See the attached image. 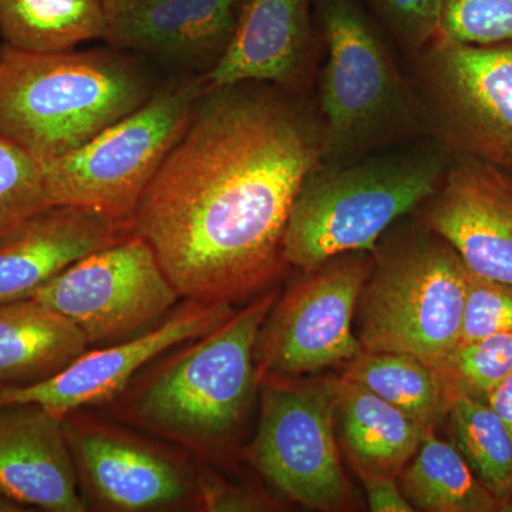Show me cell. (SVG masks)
Segmentation results:
<instances>
[{
  "label": "cell",
  "mask_w": 512,
  "mask_h": 512,
  "mask_svg": "<svg viewBox=\"0 0 512 512\" xmlns=\"http://www.w3.org/2000/svg\"><path fill=\"white\" fill-rule=\"evenodd\" d=\"M5 45L32 53H57L104 39L101 0H0Z\"/></svg>",
  "instance_id": "44dd1931"
},
{
  "label": "cell",
  "mask_w": 512,
  "mask_h": 512,
  "mask_svg": "<svg viewBox=\"0 0 512 512\" xmlns=\"http://www.w3.org/2000/svg\"><path fill=\"white\" fill-rule=\"evenodd\" d=\"M332 389L343 441L357 473L399 476L429 430L346 377L333 380Z\"/></svg>",
  "instance_id": "ffe728a7"
},
{
  "label": "cell",
  "mask_w": 512,
  "mask_h": 512,
  "mask_svg": "<svg viewBox=\"0 0 512 512\" xmlns=\"http://www.w3.org/2000/svg\"><path fill=\"white\" fill-rule=\"evenodd\" d=\"M322 160L318 117L286 89L208 87L144 192L134 234L184 298H247L285 264L293 202Z\"/></svg>",
  "instance_id": "6da1fadb"
},
{
  "label": "cell",
  "mask_w": 512,
  "mask_h": 512,
  "mask_svg": "<svg viewBox=\"0 0 512 512\" xmlns=\"http://www.w3.org/2000/svg\"><path fill=\"white\" fill-rule=\"evenodd\" d=\"M232 315L228 302H192L160 325L114 343L86 350L66 369L29 386H0V407L37 404L59 419L126 389L138 370L171 348L210 333Z\"/></svg>",
  "instance_id": "7c38bea8"
},
{
  "label": "cell",
  "mask_w": 512,
  "mask_h": 512,
  "mask_svg": "<svg viewBox=\"0 0 512 512\" xmlns=\"http://www.w3.org/2000/svg\"><path fill=\"white\" fill-rule=\"evenodd\" d=\"M197 487L201 505L207 511H259L268 507L258 495L224 483L217 477H201Z\"/></svg>",
  "instance_id": "f546056e"
},
{
  "label": "cell",
  "mask_w": 512,
  "mask_h": 512,
  "mask_svg": "<svg viewBox=\"0 0 512 512\" xmlns=\"http://www.w3.org/2000/svg\"><path fill=\"white\" fill-rule=\"evenodd\" d=\"M468 46L512 40V0H441L439 35Z\"/></svg>",
  "instance_id": "4316f807"
},
{
  "label": "cell",
  "mask_w": 512,
  "mask_h": 512,
  "mask_svg": "<svg viewBox=\"0 0 512 512\" xmlns=\"http://www.w3.org/2000/svg\"><path fill=\"white\" fill-rule=\"evenodd\" d=\"M433 127L460 154L512 178V46H468L436 36L421 50Z\"/></svg>",
  "instance_id": "9c48e42d"
},
{
  "label": "cell",
  "mask_w": 512,
  "mask_h": 512,
  "mask_svg": "<svg viewBox=\"0 0 512 512\" xmlns=\"http://www.w3.org/2000/svg\"><path fill=\"white\" fill-rule=\"evenodd\" d=\"M402 473L404 494L419 510L463 512L493 507V498L474 478L463 456L437 439L433 430L427 431L412 464Z\"/></svg>",
  "instance_id": "603a6c76"
},
{
  "label": "cell",
  "mask_w": 512,
  "mask_h": 512,
  "mask_svg": "<svg viewBox=\"0 0 512 512\" xmlns=\"http://www.w3.org/2000/svg\"><path fill=\"white\" fill-rule=\"evenodd\" d=\"M18 511H28L22 505L15 503V501L10 500V498L5 497V495L0 494V512H18Z\"/></svg>",
  "instance_id": "d6a6232c"
},
{
  "label": "cell",
  "mask_w": 512,
  "mask_h": 512,
  "mask_svg": "<svg viewBox=\"0 0 512 512\" xmlns=\"http://www.w3.org/2000/svg\"><path fill=\"white\" fill-rule=\"evenodd\" d=\"M66 433L90 490L110 510H161L183 503L190 494L181 468L144 444L110 430Z\"/></svg>",
  "instance_id": "ac0fdd59"
},
{
  "label": "cell",
  "mask_w": 512,
  "mask_h": 512,
  "mask_svg": "<svg viewBox=\"0 0 512 512\" xmlns=\"http://www.w3.org/2000/svg\"><path fill=\"white\" fill-rule=\"evenodd\" d=\"M89 340L76 323L36 299L0 303V386H29L57 375Z\"/></svg>",
  "instance_id": "d6986e66"
},
{
  "label": "cell",
  "mask_w": 512,
  "mask_h": 512,
  "mask_svg": "<svg viewBox=\"0 0 512 512\" xmlns=\"http://www.w3.org/2000/svg\"><path fill=\"white\" fill-rule=\"evenodd\" d=\"M367 278L366 262L352 254L306 272L262 326L258 375L286 379L356 359L363 350L353 335V316Z\"/></svg>",
  "instance_id": "8fae6325"
},
{
  "label": "cell",
  "mask_w": 512,
  "mask_h": 512,
  "mask_svg": "<svg viewBox=\"0 0 512 512\" xmlns=\"http://www.w3.org/2000/svg\"><path fill=\"white\" fill-rule=\"evenodd\" d=\"M437 370L453 396L467 390L487 396L512 373V333L458 345Z\"/></svg>",
  "instance_id": "484cf974"
},
{
  "label": "cell",
  "mask_w": 512,
  "mask_h": 512,
  "mask_svg": "<svg viewBox=\"0 0 512 512\" xmlns=\"http://www.w3.org/2000/svg\"><path fill=\"white\" fill-rule=\"evenodd\" d=\"M498 333H512V286L480 278L468 271L466 306L458 345Z\"/></svg>",
  "instance_id": "83f0119b"
},
{
  "label": "cell",
  "mask_w": 512,
  "mask_h": 512,
  "mask_svg": "<svg viewBox=\"0 0 512 512\" xmlns=\"http://www.w3.org/2000/svg\"><path fill=\"white\" fill-rule=\"evenodd\" d=\"M49 207L42 163L0 136V244Z\"/></svg>",
  "instance_id": "d4e9b609"
},
{
  "label": "cell",
  "mask_w": 512,
  "mask_h": 512,
  "mask_svg": "<svg viewBox=\"0 0 512 512\" xmlns=\"http://www.w3.org/2000/svg\"><path fill=\"white\" fill-rule=\"evenodd\" d=\"M332 382L265 383L251 463L286 497L316 510H338L350 488L333 434Z\"/></svg>",
  "instance_id": "30bf717a"
},
{
  "label": "cell",
  "mask_w": 512,
  "mask_h": 512,
  "mask_svg": "<svg viewBox=\"0 0 512 512\" xmlns=\"http://www.w3.org/2000/svg\"><path fill=\"white\" fill-rule=\"evenodd\" d=\"M312 0H247L234 37L204 76L208 87L256 82L291 89L311 46Z\"/></svg>",
  "instance_id": "e0dca14e"
},
{
  "label": "cell",
  "mask_w": 512,
  "mask_h": 512,
  "mask_svg": "<svg viewBox=\"0 0 512 512\" xmlns=\"http://www.w3.org/2000/svg\"><path fill=\"white\" fill-rule=\"evenodd\" d=\"M450 413L464 454L495 494L512 488V434L491 409L468 394L451 397Z\"/></svg>",
  "instance_id": "cb8c5ba5"
},
{
  "label": "cell",
  "mask_w": 512,
  "mask_h": 512,
  "mask_svg": "<svg viewBox=\"0 0 512 512\" xmlns=\"http://www.w3.org/2000/svg\"><path fill=\"white\" fill-rule=\"evenodd\" d=\"M180 296L153 247L133 234L74 262L29 298L62 313L89 345H99L154 328Z\"/></svg>",
  "instance_id": "ba28073f"
},
{
  "label": "cell",
  "mask_w": 512,
  "mask_h": 512,
  "mask_svg": "<svg viewBox=\"0 0 512 512\" xmlns=\"http://www.w3.org/2000/svg\"><path fill=\"white\" fill-rule=\"evenodd\" d=\"M133 234V221L77 205L46 208L0 244V303L29 298L74 262Z\"/></svg>",
  "instance_id": "2e32d148"
},
{
  "label": "cell",
  "mask_w": 512,
  "mask_h": 512,
  "mask_svg": "<svg viewBox=\"0 0 512 512\" xmlns=\"http://www.w3.org/2000/svg\"><path fill=\"white\" fill-rule=\"evenodd\" d=\"M328 62L320 82L322 163L363 156L420 131L416 103L382 37L352 0H320Z\"/></svg>",
  "instance_id": "277c9868"
},
{
  "label": "cell",
  "mask_w": 512,
  "mask_h": 512,
  "mask_svg": "<svg viewBox=\"0 0 512 512\" xmlns=\"http://www.w3.org/2000/svg\"><path fill=\"white\" fill-rule=\"evenodd\" d=\"M467 279V266L437 234L384 255L357 302L363 352L407 353L439 369L460 342Z\"/></svg>",
  "instance_id": "52a82bcc"
},
{
  "label": "cell",
  "mask_w": 512,
  "mask_h": 512,
  "mask_svg": "<svg viewBox=\"0 0 512 512\" xmlns=\"http://www.w3.org/2000/svg\"><path fill=\"white\" fill-rule=\"evenodd\" d=\"M400 40L413 50H423L440 28L441 0H372Z\"/></svg>",
  "instance_id": "f1b7e54d"
},
{
  "label": "cell",
  "mask_w": 512,
  "mask_h": 512,
  "mask_svg": "<svg viewBox=\"0 0 512 512\" xmlns=\"http://www.w3.org/2000/svg\"><path fill=\"white\" fill-rule=\"evenodd\" d=\"M343 377L362 384L427 430L450 410L453 394L439 370L407 353L362 352Z\"/></svg>",
  "instance_id": "7402d4cb"
},
{
  "label": "cell",
  "mask_w": 512,
  "mask_h": 512,
  "mask_svg": "<svg viewBox=\"0 0 512 512\" xmlns=\"http://www.w3.org/2000/svg\"><path fill=\"white\" fill-rule=\"evenodd\" d=\"M448 167L439 144H412L322 163L303 181L284 237L285 264L313 271L375 248L387 228L429 201Z\"/></svg>",
  "instance_id": "3957f363"
},
{
  "label": "cell",
  "mask_w": 512,
  "mask_h": 512,
  "mask_svg": "<svg viewBox=\"0 0 512 512\" xmlns=\"http://www.w3.org/2000/svg\"><path fill=\"white\" fill-rule=\"evenodd\" d=\"M488 404L507 424L512 434V373L487 394Z\"/></svg>",
  "instance_id": "1f68e13d"
},
{
  "label": "cell",
  "mask_w": 512,
  "mask_h": 512,
  "mask_svg": "<svg viewBox=\"0 0 512 512\" xmlns=\"http://www.w3.org/2000/svg\"><path fill=\"white\" fill-rule=\"evenodd\" d=\"M247 0H101L104 40L168 62L208 66L228 49Z\"/></svg>",
  "instance_id": "5bb4252c"
},
{
  "label": "cell",
  "mask_w": 512,
  "mask_h": 512,
  "mask_svg": "<svg viewBox=\"0 0 512 512\" xmlns=\"http://www.w3.org/2000/svg\"><path fill=\"white\" fill-rule=\"evenodd\" d=\"M275 301L268 293L195 339L138 393L136 419L191 446L227 439L258 382L256 345Z\"/></svg>",
  "instance_id": "5b68a950"
},
{
  "label": "cell",
  "mask_w": 512,
  "mask_h": 512,
  "mask_svg": "<svg viewBox=\"0 0 512 512\" xmlns=\"http://www.w3.org/2000/svg\"><path fill=\"white\" fill-rule=\"evenodd\" d=\"M507 511H512V504L510 505V508H507Z\"/></svg>",
  "instance_id": "836d02e7"
},
{
  "label": "cell",
  "mask_w": 512,
  "mask_h": 512,
  "mask_svg": "<svg viewBox=\"0 0 512 512\" xmlns=\"http://www.w3.org/2000/svg\"><path fill=\"white\" fill-rule=\"evenodd\" d=\"M0 494L26 510H87L63 419L37 404L0 407Z\"/></svg>",
  "instance_id": "9a60e30c"
},
{
  "label": "cell",
  "mask_w": 512,
  "mask_h": 512,
  "mask_svg": "<svg viewBox=\"0 0 512 512\" xmlns=\"http://www.w3.org/2000/svg\"><path fill=\"white\" fill-rule=\"evenodd\" d=\"M207 89L204 77L167 83L89 143L42 163L50 205H77L133 221L144 192L183 137Z\"/></svg>",
  "instance_id": "8992f818"
},
{
  "label": "cell",
  "mask_w": 512,
  "mask_h": 512,
  "mask_svg": "<svg viewBox=\"0 0 512 512\" xmlns=\"http://www.w3.org/2000/svg\"><path fill=\"white\" fill-rule=\"evenodd\" d=\"M154 93L120 53H32L0 47V136L40 163L89 143Z\"/></svg>",
  "instance_id": "7a4b0ae2"
},
{
  "label": "cell",
  "mask_w": 512,
  "mask_h": 512,
  "mask_svg": "<svg viewBox=\"0 0 512 512\" xmlns=\"http://www.w3.org/2000/svg\"><path fill=\"white\" fill-rule=\"evenodd\" d=\"M365 484L367 501L373 512H412L414 507L397 487L394 477L359 473Z\"/></svg>",
  "instance_id": "4dcf8cb0"
},
{
  "label": "cell",
  "mask_w": 512,
  "mask_h": 512,
  "mask_svg": "<svg viewBox=\"0 0 512 512\" xmlns=\"http://www.w3.org/2000/svg\"><path fill=\"white\" fill-rule=\"evenodd\" d=\"M426 221L468 271L512 286V178L460 154L430 198Z\"/></svg>",
  "instance_id": "4fadbf2b"
}]
</instances>
